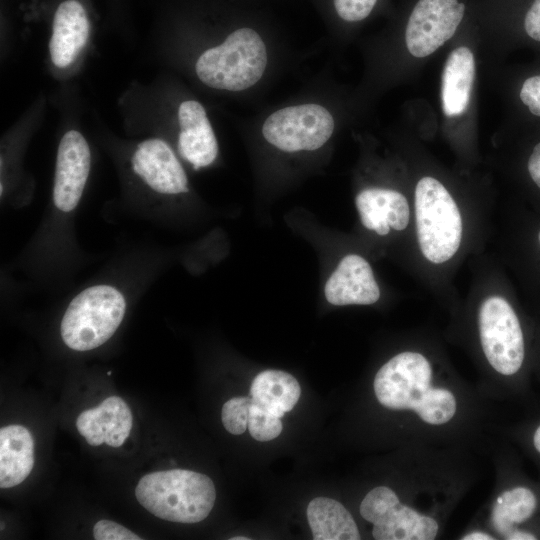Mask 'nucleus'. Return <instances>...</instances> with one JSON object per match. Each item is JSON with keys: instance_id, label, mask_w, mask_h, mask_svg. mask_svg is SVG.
Here are the masks:
<instances>
[{"instance_id": "f257e3e1", "label": "nucleus", "mask_w": 540, "mask_h": 540, "mask_svg": "<svg viewBox=\"0 0 540 540\" xmlns=\"http://www.w3.org/2000/svg\"><path fill=\"white\" fill-rule=\"evenodd\" d=\"M432 368L418 352H401L388 360L374 378L377 400L392 410H413L426 423L440 425L456 412L455 396L431 386Z\"/></svg>"}, {"instance_id": "f03ea898", "label": "nucleus", "mask_w": 540, "mask_h": 540, "mask_svg": "<svg viewBox=\"0 0 540 540\" xmlns=\"http://www.w3.org/2000/svg\"><path fill=\"white\" fill-rule=\"evenodd\" d=\"M135 496L141 506L160 519L197 523L211 512L216 490L204 474L171 469L144 475L135 488Z\"/></svg>"}, {"instance_id": "7ed1b4c3", "label": "nucleus", "mask_w": 540, "mask_h": 540, "mask_svg": "<svg viewBox=\"0 0 540 540\" xmlns=\"http://www.w3.org/2000/svg\"><path fill=\"white\" fill-rule=\"evenodd\" d=\"M267 49L261 36L243 27L233 31L219 45L198 57L195 72L206 86L226 91H242L256 84L267 66Z\"/></svg>"}, {"instance_id": "20e7f679", "label": "nucleus", "mask_w": 540, "mask_h": 540, "mask_svg": "<svg viewBox=\"0 0 540 540\" xmlns=\"http://www.w3.org/2000/svg\"><path fill=\"white\" fill-rule=\"evenodd\" d=\"M414 209L417 241L424 258L433 264L451 260L462 242L463 221L450 192L439 180L425 176L416 185Z\"/></svg>"}, {"instance_id": "39448f33", "label": "nucleus", "mask_w": 540, "mask_h": 540, "mask_svg": "<svg viewBox=\"0 0 540 540\" xmlns=\"http://www.w3.org/2000/svg\"><path fill=\"white\" fill-rule=\"evenodd\" d=\"M123 293L109 284L89 286L66 308L60 324L64 344L75 351H89L107 342L119 328L126 312Z\"/></svg>"}, {"instance_id": "423d86ee", "label": "nucleus", "mask_w": 540, "mask_h": 540, "mask_svg": "<svg viewBox=\"0 0 540 540\" xmlns=\"http://www.w3.org/2000/svg\"><path fill=\"white\" fill-rule=\"evenodd\" d=\"M479 336L489 364L502 375H513L522 366L525 348L518 317L502 296L483 300L478 314Z\"/></svg>"}, {"instance_id": "0eeeda50", "label": "nucleus", "mask_w": 540, "mask_h": 540, "mask_svg": "<svg viewBox=\"0 0 540 540\" xmlns=\"http://www.w3.org/2000/svg\"><path fill=\"white\" fill-rule=\"evenodd\" d=\"M333 131L331 113L313 103L281 108L270 114L262 126V135L269 144L290 153L319 149Z\"/></svg>"}, {"instance_id": "6e6552de", "label": "nucleus", "mask_w": 540, "mask_h": 540, "mask_svg": "<svg viewBox=\"0 0 540 540\" xmlns=\"http://www.w3.org/2000/svg\"><path fill=\"white\" fill-rule=\"evenodd\" d=\"M465 13L463 0H416L405 26L408 51L418 58L432 54L455 34Z\"/></svg>"}, {"instance_id": "1a4fd4ad", "label": "nucleus", "mask_w": 540, "mask_h": 540, "mask_svg": "<svg viewBox=\"0 0 540 540\" xmlns=\"http://www.w3.org/2000/svg\"><path fill=\"white\" fill-rule=\"evenodd\" d=\"M90 169L91 151L85 137L76 130L67 131L58 145L53 185V203L59 212L76 209Z\"/></svg>"}, {"instance_id": "9d476101", "label": "nucleus", "mask_w": 540, "mask_h": 540, "mask_svg": "<svg viewBox=\"0 0 540 540\" xmlns=\"http://www.w3.org/2000/svg\"><path fill=\"white\" fill-rule=\"evenodd\" d=\"M134 174L151 191L162 196H178L189 191L187 174L170 145L160 138H148L134 149Z\"/></svg>"}, {"instance_id": "9b49d317", "label": "nucleus", "mask_w": 540, "mask_h": 540, "mask_svg": "<svg viewBox=\"0 0 540 540\" xmlns=\"http://www.w3.org/2000/svg\"><path fill=\"white\" fill-rule=\"evenodd\" d=\"M326 300L335 306L371 305L381 296L369 262L360 255L344 256L324 287Z\"/></svg>"}, {"instance_id": "f8f14e48", "label": "nucleus", "mask_w": 540, "mask_h": 540, "mask_svg": "<svg viewBox=\"0 0 540 540\" xmlns=\"http://www.w3.org/2000/svg\"><path fill=\"white\" fill-rule=\"evenodd\" d=\"M179 134L177 148L180 156L194 170L210 166L216 160L219 146L203 105L185 100L178 108Z\"/></svg>"}, {"instance_id": "ddd939ff", "label": "nucleus", "mask_w": 540, "mask_h": 540, "mask_svg": "<svg viewBox=\"0 0 540 540\" xmlns=\"http://www.w3.org/2000/svg\"><path fill=\"white\" fill-rule=\"evenodd\" d=\"M132 423L133 417L127 403L118 396H110L97 407L81 412L76 427L89 445L106 443L116 448L130 435Z\"/></svg>"}, {"instance_id": "4468645a", "label": "nucleus", "mask_w": 540, "mask_h": 540, "mask_svg": "<svg viewBox=\"0 0 540 540\" xmlns=\"http://www.w3.org/2000/svg\"><path fill=\"white\" fill-rule=\"evenodd\" d=\"M355 206L362 225L378 236H387L391 230L402 231L410 221L408 201L396 190L365 188L356 195Z\"/></svg>"}, {"instance_id": "2eb2a0df", "label": "nucleus", "mask_w": 540, "mask_h": 540, "mask_svg": "<svg viewBox=\"0 0 540 540\" xmlns=\"http://www.w3.org/2000/svg\"><path fill=\"white\" fill-rule=\"evenodd\" d=\"M89 32L90 23L82 4L77 0L60 3L54 14L49 42L54 66L66 68L71 65L85 46Z\"/></svg>"}, {"instance_id": "dca6fc26", "label": "nucleus", "mask_w": 540, "mask_h": 540, "mask_svg": "<svg viewBox=\"0 0 540 540\" xmlns=\"http://www.w3.org/2000/svg\"><path fill=\"white\" fill-rule=\"evenodd\" d=\"M474 78L475 60L472 51L465 46L454 49L442 73L441 99L446 116H459L467 110Z\"/></svg>"}, {"instance_id": "f3484780", "label": "nucleus", "mask_w": 540, "mask_h": 540, "mask_svg": "<svg viewBox=\"0 0 540 540\" xmlns=\"http://www.w3.org/2000/svg\"><path fill=\"white\" fill-rule=\"evenodd\" d=\"M34 440L21 425L0 429V487L11 488L22 483L34 467Z\"/></svg>"}, {"instance_id": "a211bd4d", "label": "nucleus", "mask_w": 540, "mask_h": 540, "mask_svg": "<svg viewBox=\"0 0 540 540\" xmlns=\"http://www.w3.org/2000/svg\"><path fill=\"white\" fill-rule=\"evenodd\" d=\"M301 389L291 374L281 370H265L252 381L250 397L253 404L282 417L299 400Z\"/></svg>"}, {"instance_id": "6ab92c4d", "label": "nucleus", "mask_w": 540, "mask_h": 540, "mask_svg": "<svg viewBox=\"0 0 540 540\" xmlns=\"http://www.w3.org/2000/svg\"><path fill=\"white\" fill-rule=\"evenodd\" d=\"M307 518L315 540H358L360 534L349 511L338 501L316 497L307 507Z\"/></svg>"}, {"instance_id": "aec40b11", "label": "nucleus", "mask_w": 540, "mask_h": 540, "mask_svg": "<svg viewBox=\"0 0 540 540\" xmlns=\"http://www.w3.org/2000/svg\"><path fill=\"white\" fill-rule=\"evenodd\" d=\"M437 533L435 519L400 502L389 509L372 530L377 540H432Z\"/></svg>"}, {"instance_id": "412c9836", "label": "nucleus", "mask_w": 540, "mask_h": 540, "mask_svg": "<svg viewBox=\"0 0 540 540\" xmlns=\"http://www.w3.org/2000/svg\"><path fill=\"white\" fill-rule=\"evenodd\" d=\"M536 497L525 487L507 490L498 496L492 511L495 529L507 536L515 523L527 520L536 509Z\"/></svg>"}, {"instance_id": "4be33fe9", "label": "nucleus", "mask_w": 540, "mask_h": 540, "mask_svg": "<svg viewBox=\"0 0 540 540\" xmlns=\"http://www.w3.org/2000/svg\"><path fill=\"white\" fill-rule=\"evenodd\" d=\"M400 501L396 493L385 486L372 489L364 497L360 504L361 516L372 523L377 524L385 513Z\"/></svg>"}, {"instance_id": "5701e85b", "label": "nucleus", "mask_w": 540, "mask_h": 540, "mask_svg": "<svg viewBox=\"0 0 540 540\" xmlns=\"http://www.w3.org/2000/svg\"><path fill=\"white\" fill-rule=\"evenodd\" d=\"M248 429L257 441H269L278 437L282 431L280 417L253 404L249 409Z\"/></svg>"}, {"instance_id": "b1692460", "label": "nucleus", "mask_w": 540, "mask_h": 540, "mask_svg": "<svg viewBox=\"0 0 540 540\" xmlns=\"http://www.w3.org/2000/svg\"><path fill=\"white\" fill-rule=\"evenodd\" d=\"M251 405V397H233L224 403L221 410V420L229 433L240 435L245 432L248 427Z\"/></svg>"}, {"instance_id": "393cba45", "label": "nucleus", "mask_w": 540, "mask_h": 540, "mask_svg": "<svg viewBox=\"0 0 540 540\" xmlns=\"http://www.w3.org/2000/svg\"><path fill=\"white\" fill-rule=\"evenodd\" d=\"M378 0H333L338 16L347 22H359L367 18Z\"/></svg>"}, {"instance_id": "a878e982", "label": "nucleus", "mask_w": 540, "mask_h": 540, "mask_svg": "<svg viewBox=\"0 0 540 540\" xmlns=\"http://www.w3.org/2000/svg\"><path fill=\"white\" fill-rule=\"evenodd\" d=\"M93 537L96 540H141L142 538L126 527L111 521L102 519L93 527Z\"/></svg>"}, {"instance_id": "bb28decb", "label": "nucleus", "mask_w": 540, "mask_h": 540, "mask_svg": "<svg viewBox=\"0 0 540 540\" xmlns=\"http://www.w3.org/2000/svg\"><path fill=\"white\" fill-rule=\"evenodd\" d=\"M520 99L533 115L540 116V75L529 77L524 81Z\"/></svg>"}, {"instance_id": "cd10ccee", "label": "nucleus", "mask_w": 540, "mask_h": 540, "mask_svg": "<svg viewBox=\"0 0 540 540\" xmlns=\"http://www.w3.org/2000/svg\"><path fill=\"white\" fill-rule=\"evenodd\" d=\"M523 28L526 34L540 42V0H531L523 15Z\"/></svg>"}, {"instance_id": "c85d7f7f", "label": "nucleus", "mask_w": 540, "mask_h": 540, "mask_svg": "<svg viewBox=\"0 0 540 540\" xmlns=\"http://www.w3.org/2000/svg\"><path fill=\"white\" fill-rule=\"evenodd\" d=\"M528 171L534 183L540 188V142L535 145L529 157Z\"/></svg>"}, {"instance_id": "c756f323", "label": "nucleus", "mask_w": 540, "mask_h": 540, "mask_svg": "<svg viewBox=\"0 0 540 540\" xmlns=\"http://www.w3.org/2000/svg\"><path fill=\"white\" fill-rule=\"evenodd\" d=\"M506 538L510 540H535L536 539V537L533 534L514 530V529L506 536Z\"/></svg>"}, {"instance_id": "7c9ffc66", "label": "nucleus", "mask_w": 540, "mask_h": 540, "mask_svg": "<svg viewBox=\"0 0 540 540\" xmlns=\"http://www.w3.org/2000/svg\"><path fill=\"white\" fill-rule=\"evenodd\" d=\"M463 540H493L494 537L482 532H473L462 538Z\"/></svg>"}, {"instance_id": "2f4dec72", "label": "nucleus", "mask_w": 540, "mask_h": 540, "mask_svg": "<svg viewBox=\"0 0 540 540\" xmlns=\"http://www.w3.org/2000/svg\"><path fill=\"white\" fill-rule=\"evenodd\" d=\"M533 442L536 450L540 453V426L536 429L534 433Z\"/></svg>"}, {"instance_id": "473e14b6", "label": "nucleus", "mask_w": 540, "mask_h": 540, "mask_svg": "<svg viewBox=\"0 0 540 540\" xmlns=\"http://www.w3.org/2000/svg\"><path fill=\"white\" fill-rule=\"evenodd\" d=\"M230 539H231V540H248V539H250V538H247V537H245V536H242V537L237 536V537H232V538H230Z\"/></svg>"}, {"instance_id": "72a5a7b5", "label": "nucleus", "mask_w": 540, "mask_h": 540, "mask_svg": "<svg viewBox=\"0 0 540 540\" xmlns=\"http://www.w3.org/2000/svg\"><path fill=\"white\" fill-rule=\"evenodd\" d=\"M538 239H539V242H540V232H539V234H538Z\"/></svg>"}]
</instances>
